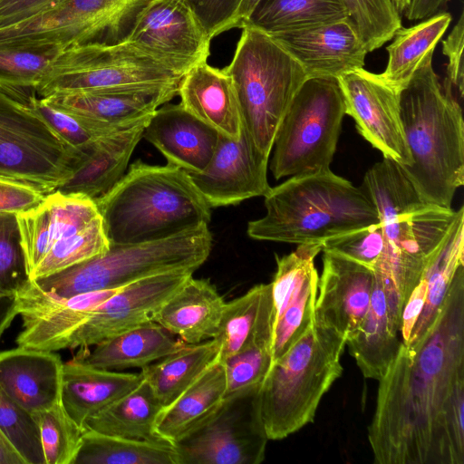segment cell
Listing matches in <instances>:
<instances>
[{"label":"cell","mask_w":464,"mask_h":464,"mask_svg":"<svg viewBox=\"0 0 464 464\" xmlns=\"http://www.w3.org/2000/svg\"><path fill=\"white\" fill-rule=\"evenodd\" d=\"M220 358L219 343L213 338L198 343H186L179 350L145 366L140 373L165 407Z\"/></svg>","instance_id":"d6a6232c"},{"label":"cell","mask_w":464,"mask_h":464,"mask_svg":"<svg viewBox=\"0 0 464 464\" xmlns=\"http://www.w3.org/2000/svg\"><path fill=\"white\" fill-rule=\"evenodd\" d=\"M373 283V269L334 253L324 252L314 323L333 328L347 339L368 311Z\"/></svg>","instance_id":"d6986e66"},{"label":"cell","mask_w":464,"mask_h":464,"mask_svg":"<svg viewBox=\"0 0 464 464\" xmlns=\"http://www.w3.org/2000/svg\"><path fill=\"white\" fill-rule=\"evenodd\" d=\"M368 439L377 464L464 463V265L430 328L379 380Z\"/></svg>","instance_id":"6da1fadb"},{"label":"cell","mask_w":464,"mask_h":464,"mask_svg":"<svg viewBox=\"0 0 464 464\" xmlns=\"http://www.w3.org/2000/svg\"><path fill=\"white\" fill-rule=\"evenodd\" d=\"M16 315L15 293L0 292V339Z\"/></svg>","instance_id":"db71d44e"},{"label":"cell","mask_w":464,"mask_h":464,"mask_svg":"<svg viewBox=\"0 0 464 464\" xmlns=\"http://www.w3.org/2000/svg\"><path fill=\"white\" fill-rule=\"evenodd\" d=\"M261 0H243L237 18V27L240 28L241 24L250 16L256 5Z\"/></svg>","instance_id":"9f6ffc18"},{"label":"cell","mask_w":464,"mask_h":464,"mask_svg":"<svg viewBox=\"0 0 464 464\" xmlns=\"http://www.w3.org/2000/svg\"><path fill=\"white\" fill-rule=\"evenodd\" d=\"M336 80L345 114L354 120L359 133L383 158L399 166H409L411 157L401 121L400 92L385 83L379 74L364 68L348 72Z\"/></svg>","instance_id":"9a60e30c"},{"label":"cell","mask_w":464,"mask_h":464,"mask_svg":"<svg viewBox=\"0 0 464 464\" xmlns=\"http://www.w3.org/2000/svg\"><path fill=\"white\" fill-rule=\"evenodd\" d=\"M110 243L165 238L208 225L210 207L190 175L167 164L137 160L107 193L94 200Z\"/></svg>","instance_id":"277c9868"},{"label":"cell","mask_w":464,"mask_h":464,"mask_svg":"<svg viewBox=\"0 0 464 464\" xmlns=\"http://www.w3.org/2000/svg\"><path fill=\"white\" fill-rule=\"evenodd\" d=\"M401 343L390 319L382 283L374 273L370 306L359 327L346 339L345 345L362 375L379 381L394 359Z\"/></svg>","instance_id":"4dcf8cb0"},{"label":"cell","mask_w":464,"mask_h":464,"mask_svg":"<svg viewBox=\"0 0 464 464\" xmlns=\"http://www.w3.org/2000/svg\"><path fill=\"white\" fill-rule=\"evenodd\" d=\"M226 385L220 358L179 397L161 409L154 424L155 435L173 445L198 428L221 406Z\"/></svg>","instance_id":"f546056e"},{"label":"cell","mask_w":464,"mask_h":464,"mask_svg":"<svg viewBox=\"0 0 464 464\" xmlns=\"http://www.w3.org/2000/svg\"><path fill=\"white\" fill-rule=\"evenodd\" d=\"M140 372L97 368L73 359L63 367L61 403L81 428L88 418L136 389Z\"/></svg>","instance_id":"4316f807"},{"label":"cell","mask_w":464,"mask_h":464,"mask_svg":"<svg viewBox=\"0 0 464 464\" xmlns=\"http://www.w3.org/2000/svg\"><path fill=\"white\" fill-rule=\"evenodd\" d=\"M100 214L93 200L63 194H46L36 207L16 214L28 276L60 239L88 227Z\"/></svg>","instance_id":"44dd1931"},{"label":"cell","mask_w":464,"mask_h":464,"mask_svg":"<svg viewBox=\"0 0 464 464\" xmlns=\"http://www.w3.org/2000/svg\"><path fill=\"white\" fill-rule=\"evenodd\" d=\"M195 14L212 40L237 27V14L243 0H181Z\"/></svg>","instance_id":"c3c4849f"},{"label":"cell","mask_w":464,"mask_h":464,"mask_svg":"<svg viewBox=\"0 0 464 464\" xmlns=\"http://www.w3.org/2000/svg\"><path fill=\"white\" fill-rule=\"evenodd\" d=\"M195 271L178 269L148 276L121 287L101 304L74 333L69 348L94 346L153 322L166 302Z\"/></svg>","instance_id":"2e32d148"},{"label":"cell","mask_w":464,"mask_h":464,"mask_svg":"<svg viewBox=\"0 0 464 464\" xmlns=\"http://www.w3.org/2000/svg\"><path fill=\"white\" fill-rule=\"evenodd\" d=\"M450 0H411L403 13L408 20L427 19L442 11Z\"/></svg>","instance_id":"f5cc1de1"},{"label":"cell","mask_w":464,"mask_h":464,"mask_svg":"<svg viewBox=\"0 0 464 464\" xmlns=\"http://www.w3.org/2000/svg\"><path fill=\"white\" fill-rule=\"evenodd\" d=\"M318 243L297 245L289 255L276 256L271 282L274 304L273 362L281 357L314 323L318 273L314 258Z\"/></svg>","instance_id":"e0dca14e"},{"label":"cell","mask_w":464,"mask_h":464,"mask_svg":"<svg viewBox=\"0 0 464 464\" xmlns=\"http://www.w3.org/2000/svg\"><path fill=\"white\" fill-rule=\"evenodd\" d=\"M274 324L271 283L256 285L243 295L225 303L214 338L219 343L221 359L255 341H269L273 345Z\"/></svg>","instance_id":"1f68e13d"},{"label":"cell","mask_w":464,"mask_h":464,"mask_svg":"<svg viewBox=\"0 0 464 464\" xmlns=\"http://www.w3.org/2000/svg\"><path fill=\"white\" fill-rule=\"evenodd\" d=\"M63 362L51 351L20 347L0 352V386L31 414L61 402Z\"/></svg>","instance_id":"cb8c5ba5"},{"label":"cell","mask_w":464,"mask_h":464,"mask_svg":"<svg viewBox=\"0 0 464 464\" xmlns=\"http://www.w3.org/2000/svg\"><path fill=\"white\" fill-rule=\"evenodd\" d=\"M73 464H177L171 443L84 430Z\"/></svg>","instance_id":"74e56055"},{"label":"cell","mask_w":464,"mask_h":464,"mask_svg":"<svg viewBox=\"0 0 464 464\" xmlns=\"http://www.w3.org/2000/svg\"><path fill=\"white\" fill-rule=\"evenodd\" d=\"M221 360L226 372V399L261 387L273 364L272 343L252 342Z\"/></svg>","instance_id":"7bdbcfd3"},{"label":"cell","mask_w":464,"mask_h":464,"mask_svg":"<svg viewBox=\"0 0 464 464\" xmlns=\"http://www.w3.org/2000/svg\"><path fill=\"white\" fill-rule=\"evenodd\" d=\"M451 22V14L440 12L424 21L398 29L386 47L388 63L380 77L400 92L404 89L425 58L432 54Z\"/></svg>","instance_id":"836d02e7"},{"label":"cell","mask_w":464,"mask_h":464,"mask_svg":"<svg viewBox=\"0 0 464 464\" xmlns=\"http://www.w3.org/2000/svg\"><path fill=\"white\" fill-rule=\"evenodd\" d=\"M378 212L384 249L373 267L393 328L401 332L403 306L447 237L457 211L425 201L401 167L383 158L363 178Z\"/></svg>","instance_id":"7a4b0ae2"},{"label":"cell","mask_w":464,"mask_h":464,"mask_svg":"<svg viewBox=\"0 0 464 464\" xmlns=\"http://www.w3.org/2000/svg\"><path fill=\"white\" fill-rule=\"evenodd\" d=\"M178 95L193 116L227 138L237 140L242 120L230 78L223 69L202 63L182 77Z\"/></svg>","instance_id":"484cf974"},{"label":"cell","mask_w":464,"mask_h":464,"mask_svg":"<svg viewBox=\"0 0 464 464\" xmlns=\"http://www.w3.org/2000/svg\"><path fill=\"white\" fill-rule=\"evenodd\" d=\"M65 0H0V29L29 21Z\"/></svg>","instance_id":"816d5d0a"},{"label":"cell","mask_w":464,"mask_h":464,"mask_svg":"<svg viewBox=\"0 0 464 464\" xmlns=\"http://www.w3.org/2000/svg\"><path fill=\"white\" fill-rule=\"evenodd\" d=\"M241 29L233 58L223 70L233 84L244 130L269 157L279 125L307 77L273 36L248 25Z\"/></svg>","instance_id":"52a82bcc"},{"label":"cell","mask_w":464,"mask_h":464,"mask_svg":"<svg viewBox=\"0 0 464 464\" xmlns=\"http://www.w3.org/2000/svg\"><path fill=\"white\" fill-rule=\"evenodd\" d=\"M264 198L265 216L247 224V236L255 240L322 245L328 238L380 223L364 190L331 169L293 176Z\"/></svg>","instance_id":"5b68a950"},{"label":"cell","mask_w":464,"mask_h":464,"mask_svg":"<svg viewBox=\"0 0 464 464\" xmlns=\"http://www.w3.org/2000/svg\"><path fill=\"white\" fill-rule=\"evenodd\" d=\"M179 88L82 92L43 98L50 105L81 120L125 128L151 118L156 110L178 95Z\"/></svg>","instance_id":"603a6c76"},{"label":"cell","mask_w":464,"mask_h":464,"mask_svg":"<svg viewBox=\"0 0 464 464\" xmlns=\"http://www.w3.org/2000/svg\"><path fill=\"white\" fill-rule=\"evenodd\" d=\"M428 55L400 92L401 116L411 157L400 166L427 202L451 208L464 183V121L451 89L442 87Z\"/></svg>","instance_id":"3957f363"},{"label":"cell","mask_w":464,"mask_h":464,"mask_svg":"<svg viewBox=\"0 0 464 464\" xmlns=\"http://www.w3.org/2000/svg\"><path fill=\"white\" fill-rule=\"evenodd\" d=\"M349 18L343 0H261L241 24L268 34L300 30Z\"/></svg>","instance_id":"d590c367"},{"label":"cell","mask_w":464,"mask_h":464,"mask_svg":"<svg viewBox=\"0 0 464 464\" xmlns=\"http://www.w3.org/2000/svg\"><path fill=\"white\" fill-rule=\"evenodd\" d=\"M185 344L153 321L107 339L94 345L92 351L82 349L74 359L90 366L112 371L142 369Z\"/></svg>","instance_id":"f1b7e54d"},{"label":"cell","mask_w":464,"mask_h":464,"mask_svg":"<svg viewBox=\"0 0 464 464\" xmlns=\"http://www.w3.org/2000/svg\"><path fill=\"white\" fill-rule=\"evenodd\" d=\"M34 104L57 134L82 153L97 139L117 131L78 119L50 105L43 98L36 97Z\"/></svg>","instance_id":"7dc6e473"},{"label":"cell","mask_w":464,"mask_h":464,"mask_svg":"<svg viewBox=\"0 0 464 464\" xmlns=\"http://www.w3.org/2000/svg\"><path fill=\"white\" fill-rule=\"evenodd\" d=\"M34 90L0 87V175L44 195L73 173L82 152L68 145L35 107Z\"/></svg>","instance_id":"9c48e42d"},{"label":"cell","mask_w":464,"mask_h":464,"mask_svg":"<svg viewBox=\"0 0 464 464\" xmlns=\"http://www.w3.org/2000/svg\"><path fill=\"white\" fill-rule=\"evenodd\" d=\"M0 430L26 464H45L39 427L33 415L0 386Z\"/></svg>","instance_id":"ee69618b"},{"label":"cell","mask_w":464,"mask_h":464,"mask_svg":"<svg viewBox=\"0 0 464 464\" xmlns=\"http://www.w3.org/2000/svg\"><path fill=\"white\" fill-rule=\"evenodd\" d=\"M344 115L336 79H307L276 134L270 163L275 179L330 170Z\"/></svg>","instance_id":"30bf717a"},{"label":"cell","mask_w":464,"mask_h":464,"mask_svg":"<svg viewBox=\"0 0 464 464\" xmlns=\"http://www.w3.org/2000/svg\"><path fill=\"white\" fill-rule=\"evenodd\" d=\"M463 45L464 15L461 13L449 36L442 42V53L448 57L443 87L451 89V86H455L461 98L464 92Z\"/></svg>","instance_id":"681fc988"},{"label":"cell","mask_w":464,"mask_h":464,"mask_svg":"<svg viewBox=\"0 0 464 464\" xmlns=\"http://www.w3.org/2000/svg\"><path fill=\"white\" fill-rule=\"evenodd\" d=\"M464 208L457 210L451 227L427 266V298L405 345L417 342L436 318L458 268L464 265Z\"/></svg>","instance_id":"8d00e7d4"},{"label":"cell","mask_w":464,"mask_h":464,"mask_svg":"<svg viewBox=\"0 0 464 464\" xmlns=\"http://www.w3.org/2000/svg\"><path fill=\"white\" fill-rule=\"evenodd\" d=\"M44 196L27 183L0 175V212L28 210L40 204Z\"/></svg>","instance_id":"f907efd6"},{"label":"cell","mask_w":464,"mask_h":464,"mask_svg":"<svg viewBox=\"0 0 464 464\" xmlns=\"http://www.w3.org/2000/svg\"><path fill=\"white\" fill-rule=\"evenodd\" d=\"M367 53L392 39L401 27V15L391 0H343Z\"/></svg>","instance_id":"b9f144b4"},{"label":"cell","mask_w":464,"mask_h":464,"mask_svg":"<svg viewBox=\"0 0 464 464\" xmlns=\"http://www.w3.org/2000/svg\"><path fill=\"white\" fill-rule=\"evenodd\" d=\"M346 337L314 323L273 364L260 391L268 440H282L314 420L319 403L342 375Z\"/></svg>","instance_id":"8992f818"},{"label":"cell","mask_w":464,"mask_h":464,"mask_svg":"<svg viewBox=\"0 0 464 464\" xmlns=\"http://www.w3.org/2000/svg\"><path fill=\"white\" fill-rule=\"evenodd\" d=\"M0 464H26L25 460L13 447L0 430Z\"/></svg>","instance_id":"11a10c76"},{"label":"cell","mask_w":464,"mask_h":464,"mask_svg":"<svg viewBox=\"0 0 464 464\" xmlns=\"http://www.w3.org/2000/svg\"><path fill=\"white\" fill-rule=\"evenodd\" d=\"M256 388L226 398L202 425L173 444L177 464H259L269 440Z\"/></svg>","instance_id":"7c38bea8"},{"label":"cell","mask_w":464,"mask_h":464,"mask_svg":"<svg viewBox=\"0 0 464 464\" xmlns=\"http://www.w3.org/2000/svg\"><path fill=\"white\" fill-rule=\"evenodd\" d=\"M225 303L208 279L192 276L161 307L154 322L186 343H198L217 336Z\"/></svg>","instance_id":"83f0119b"},{"label":"cell","mask_w":464,"mask_h":464,"mask_svg":"<svg viewBox=\"0 0 464 464\" xmlns=\"http://www.w3.org/2000/svg\"><path fill=\"white\" fill-rule=\"evenodd\" d=\"M63 50L56 46L0 44V87L35 91Z\"/></svg>","instance_id":"f35d334b"},{"label":"cell","mask_w":464,"mask_h":464,"mask_svg":"<svg viewBox=\"0 0 464 464\" xmlns=\"http://www.w3.org/2000/svg\"><path fill=\"white\" fill-rule=\"evenodd\" d=\"M208 225H201L152 241L110 243L106 252L49 276L34 280L44 291L61 297L125 286L154 275L196 271L212 248Z\"/></svg>","instance_id":"ba28073f"},{"label":"cell","mask_w":464,"mask_h":464,"mask_svg":"<svg viewBox=\"0 0 464 464\" xmlns=\"http://www.w3.org/2000/svg\"><path fill=\"white\" fill-rule=\"evenodd\" d=\"M270 35L302 65L307 79H337L365 64L367 51L349 18Z\"/></svg>","instance_id":"ffe728a7"},{"label":"cell","mask_w":464,"mask_h":464,"mask_svg":"<svg viewBox=\"0 0 464 464\" xmlns=\"http://www.w3.org/2000/svg\"><path fill=\"white\" fill-rule=\"evenodd\" d=\"M121 288L61 297L44 291L35 281L29 279L15 292L17 313L23 321L16 344L51 352L69 348L74 333L101 304Z\"/></svg>","instance_id":"5bb4252c"},{"label":"cell","mask_w":464,"mask_h":464,"mask_svg":"<svg viewBox=\"0 0 464 464\" xmlns=\"http://www.w3.org/2000/svg\"><path fill=\"white\" fill-rule=\"evenodd\" d=\"M163 405L144 381L133 391L88 418L84 430L129 439L158 440L154 424Z\"/></svg>","instance_id":"e575fe53"},{"label":"cell","mask_w":464,"mask_h":464,"mask_svg":"<svg viewBox=\"0 0 464 464\" xmlns=\"http://www.w3.org/2000/svg\"><path fill=\"white\" fill-rule=\"evenodd\" d=\"M149 121L121 129L93 141L82 152L72 175L56 190L93 201L107 193L125 174Z\"/></svg>","instance_id":"d4e9b609"},{"label":"cell","mask_w":464,"mask_h":464,"mask_svg":"<svg viewBox=\"0 0 464 464\" xmlns=\"http://www.w3.org/2000/svg\"><path fill=\"white\" fill-rule=\"evenodd\" d=\"M268 159L242 126L237 140L219 134L208 165L189 175L210 208L237 205L269 192Z\"/></svg>","instance_id":"ac0fdd59"},{"label":"cell","mask_w":464,"mask_h":464,"mask_svg":"<svg viewBox=\"0 0 464 464\" xmlns=\"http://www.w3.org/2000/svg\"><path fill=\"white\" fill-rule=\"evenodd\" d=\"M109 246L100 216L81 231L55 242L29 274V279L37 280L58 273L106 252Z\"/></svg>","instance_id":"ab89813d"},{"label":"cell","mask_w":464,"mask_h":464,"mask_svg":"<svg viewBox=\"0 0 464 464\" xmlns=\"http://www.w3.org/2000/svg\"><path fill=\"white\" fill-rule=\"evenodd\" d=\"M126 41L183 76L210 54L211 39L181 0H150Z\"/></svg>","instance_id":"4fadbf2b"},{"label":"cell","mask_w":464,"mask_h":464,"mask_svg":"<svg viewBox=\"0 0 464 464\" xmlns=\"http://www.w3.org/2000/svg\"><path fill=\"white\" fill-rule=\"evenodd\" d=\"M32 415L39 427L45 464H73L84 430L61 402Z\"/></svg>","instance_id":"60d3db41"},{"label":"cell","mask_w":464,"mask_h":464,"mask_svg":"<svg viewBox=\"0 0 464 464\" xmlns=\"http://www.w3.org/2000/svg\"><path fill=\"white\" fill-rule=\"evenodd\" d=\"M182 77L128 41L80 44L62 51L35 92L44 98L82 92L179 88Z\"/></svg>","instance_id":"8fae6325"},{"label":"cell","mask_w":464,"mask_h":464,"mask_svg":"<svg viewBox=\"0 0 464 464\" xmlns=\"http://www.w3.org/2000/svg\"><path fill=\"white\" fill-rule=\"evenodd\" d=\"M219 133L179 104L159 107L147 123L143 138L165 157L168 164L188 174L208 165Z\"/></svg>","instance_id":"7402d4cb"},{"label":"cell","mask_w":464,"mask_h":464,"mask_svg":"<svg viewBox=\"0 0 464 464\" xmlns=\"http://www.w3.org/2000/svg\"><path fill=\"white\" fill-rule=\"evenodd\" d=\"M393 6L395 7L396 11L400 15H401L409 5L411 4V0H391Z\"/></svg>","instance_id":"6f0895ef"},{"label":"cell","mask_w":464,"mask_h":464,"mask_svg":"<svg viewBox=\"0 0 464 464\" xmlns=\"http://www.w3.org/2000/svg\"><path fill=\"white\" fill-rule=\"evenodd\" d=\"M28 280L16 213L0 212V292L15 293Z\"/></svg>","instance_id":"f6af8a7d"},{"label":"cell","mask_w":464,"mask_h":464,"mask_svg":"<svg viewBox=\"0 0 464 464\" xmlns=\"http://www.w3.org/2000/svg\"><path fill=\"white\" fill-rule=\"evenodd\" d=\"M385 242L381 223L355 229L322 243L323 252H331L373 269Z\"/></svg>","instance_id":"bcb514c9"}]
</instances>
